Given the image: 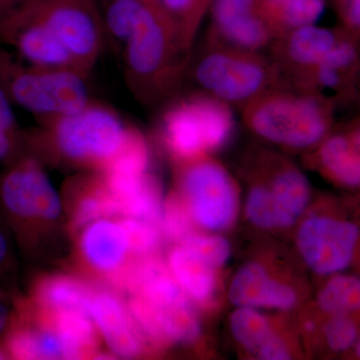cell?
I'll use <instances>...</instances> for the list:
<instances>
[{
  "instance_id": "cell-1",
  "label": "cell",
  "mask_w": 360,
  "mask_h": 360,
  "mask_svg": "<svg viewBox=\"0 0 360 360\" xmlns=\"http://www.w3.org/2000/svg\"><path fill=\"white\" fill-rule=\"evenodd\" d=\"M122 44L127 84L142 103H160L184 82L191 51L158 4L144 2Z\"/></svg>"
},
{
  "instance_id": "cell-2",
  "label": "cell",
  "mask_w": 360,
  "mask_h": 360,
  "mask_svg": "<svg viewBox=\"0 0 360 360\" xmlns=\"http://www.w3.org/2000/svg\"><path fill=\"white\" fill-rule=\"evenodd\" d=\"M338 105L319 92L279 86L241 110L246 129L260 141L309 153L335 127Z\"/></svg>"
},
{
  "instance_id": "cell-3",
  "label": "cell",
  "mask_w": 360,
  "mask_h": 360,
  "mask_svg": "<svg viewBox=\"0 0 360 360\" xmlns=\"http://www.w3.org/2000/svg\"><path fill=\"white\" fill-rule=\"evenodd\" d=\"M186 75L196 91L243 110L269 90L284 86L278 68L267 53L250 52L205 41Z\"/></svg>"
},
{
  "instance_id": "cell-4",
  "label": "cell",
  "mask_w": 360,
  "mask_h": 360,
  "mask_svg": "<svg viewBox=\"0 0 360 360\" xmlns=\"http://www.w3.org/2000/svg\"><path fill=\"white\" fill-rule=\"evenodd\" d=\"M39 122L44 129L28 141L51 146L68 162L101 172L122 148L130 129L115 110L91 101L80 110Z\"/></svg>"
},
{
  "instance_id": "cell-5",
  "label": "cell",
  "mask_w": 360,
  "mask_h": 360,
  "mask_svg": "<svg viewBox=\"0 0 360 360\" xmlns=\"http://www.w3.org/2000/svg\"><path fill=\"white\" fill-rule=\"evenodd\" d=\"M251 156L246 219L264 231L290 229L302 219L309 205L311 187L309 179L283 155L259 150Z\"/></svg>"
},
{
  "instance_id": "cell-6",
  "label": "cell",
  "mask_w": 360,
  "mask_h": 360,
  "mask_svg": "<svg viewBox=\"0 0 360 360\" xmlns=\"http://www.w3.org/2000/svg\"><path fill=\"white\" fill-rule=\"evenodd\" d=\"M234 130L233 108L200 91L174 101L161 115V139L177 165L224 148Z\"/></svg>"
},
{
  "instance_id": "cell-7",
  "label": "cell",
  "mask_w": 360,
  "mask_h": 360,
  "mask_svg": "<svg viewBox=\"0 0 360 360\" xmlns=\"http://www.w3.org/2000/svg\"><path fill=\"white\" fill-rule=\"evenodd\" d=\"M86 79L77 71L22 63L0 44V87L13 103L39 120L73 112L89 103Z\"/></svg>"
},
{
  "instance_id": "cell-8",
  "label": "cell",
  "mask_w": 360,
  "mask_h": 360,
  "mask_svg": "<svg viewBox=\"0 0 360 360\" xmlns=\"http://www.w3.org/2000/svg\"><path fill=\"white\" fill-rule=\"evenodd\" d=\"M179 193L194 224L222 231L236 221L238 191L229 170L210 156L179 165Z\"/></svg>"
},
{
  "instance_id": "cell-9",
  "label": "cell",
  "mask_w": 360,
  "mask_h": 360,
  "mask_svg": "<svg viewBox=\"0 0 360 360\" xmlns=\"http://www.w3.org/2000/svg\"><path fill=\"white\" fill-rule=\"evenodd\" d=\"M0 200L21 241L32 245L37 227L58 219L61 201L39 161H18L0 184Z\"/></svg>"
},
{
  "instance_id": "cell-10",
  "label": "cell",
  "mask_w": 360,
  "mask_h": 360,
  "mask_svg": "<svg viewBox=\"0 0 360 360\" xmlns=\"http://www.w3.org/2000/svg\"><path fill=\"white\" fill-rule=\"evenodd\" d=\"M30 6L65 45L80 72L89 77L106 32L96 0H35Z\"/></svg>"
},
{
  "instance_id": "cell-11",
  "label": "cell",
  "mask_w": 360,
  "mask_h": 360,
  "mask_svg": "<svg viewBox=\"0 0 360 360\" xmlns=\"http://www.w3.org/2000/svg\"><path fill=\"white\" fill-rule=\"evenodd\" d=\"M296 246L305 265L316 276L340 274L359 257L360 226L345 217L315 213L298 226Z\"/></svg>"
},
{
  "instance_id": "cell-12",
  "label": "cell",
  "mask_w": 360,
  "mask_h": 360,
  "mask_svg": "<svg viewBox=\"0 0 360 360\" xmlns=\"http://www.w3.org/2000/svg\"><path fill=\"white\" fill-rule=\"evenodd\" d=\"M340 34V27L303 26L279 35L267 54L276 63L284 86L307 90L315 70L329 53Z\"/></svg>"
},
{
  "instance_id": "cell-13",
  "label": "cell",
  "mask_w": 360,
  "mask_h": 360,
  "mask_svg": "<svg viewBox=\"0 0 360 360\" xmlns=\"http://www.w3.org/2000/svg\"><path fill=\"white\" fill-rule=\"evenodd\" d=\"M208 13L205 41L210 44L267 53L276 39L258 0H212Z\"/></svg>"
},
{
  "instance_id": "cell-14",
  "label": "cell",
  "mask_w": 360,
  "mask_h": 360,
  "mask_svg": "<svg viewBox=\"0 0 360 360\" xmlns=\"http://www.w3.org/2000/svg\"><path fill=\"white\" fill-rule=\"evenodd\" d=\"M0 44L11 46L30 65L82 75L65 45L30 4L0 23Z\"/></svg>"
},
{
  "instance_id": "cell-15",
  "label": "cell",
  "mask_w": 360,
  "mask_h": 360,
  "mask_svg": "<svg viewBox=\"0 0 360 360\" xmlns=\"http://www.w3.org/2000/svg\"><path fill=\"white\" fill-rule=\"evenodd\" d=\"M127 304L144 340L153 347L189 345L200 340V317L187 296L160 305L150 304L131 296Z\"/></svg>"
},
{
  "instance_id": "cell-16",
  "label": "cell",
  "mask_w": 360,
  "mask_h": 360,
  "mask_svg": "<svg viewBox=\"0 0 360 360\" xmlns=\"http://www.w3.org/2000/svg\"><path fill=\"white\" fill-rule=\"evenodd\" d=\"M359 86L360 41L340 27L335 46L315 70L307 90L328 97L338 108L356 103Z\"/></svg>"
},
{
  "instance_id": "cell-17",
  "label": "cell",
  "mask_w": 360,
  "mask_h": 360,
  "mask_svg": "<svg viewBox=\"0 0 360 360\" xmlns=\"http://www.w3.org/2000/svg\"><path fill=\"white\" fill-rule=\"evenodd\" d=\"M307 156L310 165L333 184L360 188V117L335 125Z\"/></svg>"
},
{
  "instance_id": "cell-18",
  "label": "cell",
  "mask_w": 360,
  "mask_h": 360,
  "mask_svg": "<svg viewBox=\"0 0 360 360\" xmlns=\"http://www.w3.org/2000/svg\"><path fill=\"white\" fill-rule=\"evenodd\" d=\"M229 300L236 307L288 311L297 307L300 296L293 286L274 276L264 264L251 262L232 277Z\"/></svg>"
},
{
  "instance_id": "cell-19",
  "label": "cell",
  "mask_w": 360,
  "mask_h": 360,
  "mask_svg": "<svg viewBox=\"0 0 360 360\" xmlns=\"http://www.w3.org/2000/svg\"><path fill=\"white\" fill-rule=\"evenodd\" d=\"M89 316L113 355L131 359L142 354L146 340L132 319L127 303L115 292L94 291Z\"/></svg>"
},
{
  "instance_id": "cell-20",
  "label": "cell",
  "mask_w": 360,
  "mask_h": 360,
  "mask_svg": "<svg viewBox=\"0 0 360 360\" xmlns=\"http://www.w3.org/2000/svg\"><path fill=\"white\" fill-rule=\"evenodd\" d=\"M79 250L86 264L112 279L129 262V245L122 222L96 220L82 229Z\"/></svg>"
},
{
  "instance_id": "cell-21",
  "label": "cell",
  "mask_w": 360,
  "mask_h": 360,
  "mask_svg": "<svg viewBox=\"0 0 360 360\" xmlns=\"http://www.w3.org/2000/svg\"><path fill=\"white\" fill-rule=\"evenodd\" d=\"M229 328L239 347L255 359H291L292 349L288 341L277 331L271 319L259 310L236 307L229 316Z\"/></svg>"
},
{
  "instance_id": "cell-22",
  "label": "cell",
  "mask_w": 360,
  "mask_h": 360,
  "mask_svg": "<svg viewBox=\"0 0 360 360\" xmlns=\"http://www.w3.org/2000/svg\"><path fill=\"white\" fill-rule=\"evenodd\" d=\"M106 186L115 196L120 215L144 220L160 227L162 212V189L160 180L150 174H101Z\"/></svg>"
},
{
  "instance_id": "cell-23",
  "label": "cell",
  "mask_w": 360,
  "mask_h": 360,
  "mask_svg": "<svg viewBox=\"0 0 360 360\" xmlns=\"http://www.w3.org/2000/svg\"><path fill=\"white\" fill-rule=\"evenodd\" d=\"M167 264L177 284L193 304L208 307L214 302L219 290V269L182 245L172 248Z\"/></svg>"
},
{
  "instance_id": "cell-24",
  "label": "cell",
  "mask_w": 360,
  "mask_h": 360,
  "mask_svg": "<svg viewBox=\"0 0 360 360\" xmlns=\"http://www.w3.org/2000/svg\"><path fill=\"white\" fill-rule=\"evenodd\" d=\"M94 291L89 284L77 277L45 276L35 283L28 302L42 311L68 310L89 315Z\"/></svg>"
},
{
  "instance_id": "cell-25",
  "label": "cell",
  "mask_w": 360,
  "mask_h": 360,
  "mask_svg": "<svg viewBox=\"0 0 360 360\" xmlns=\"http://www.w3.org/2000/svg\"><path fill=\"white\" fill-rule=\"evenodd\" d=\"M35 314L45 319L58 331L65 348L66 359H82L94 356L98 349V330L89 315L82 312L42 311L28 302Z\"/></svg>"
},
{
  "instance_id": "cell-26",
  "label": "cell",
  "mask_w": 360,
  "mask_h": 360,
  "mask_svg": "<svg viewBox=\"0 0 360 360\" xmlns=\"http://www.w3.org/2000/svg\"><path fill=\"white\" fill-rule=\"evenodd\" d=\"M260 11L276 37L303 26L315 25L326 0H258Z\"/></svg>"
},
{
  "instance_id": "cell-27",
  "label": "cell",
  "mask_w": 360,
  "mask_h": 360,
  "mask_svg": "<svg viewBox=\"0 0 360 360\" xmlns=\"http://www.w3.org/2000/svg\"><path fill=\"white\" fill-rule=\"evenodd\" d=\"M314 304L319 319L333 315H360V276L340 272L326 277Z\"/></svg>"
},
{
  "instance_id": "cell-28",
  "label": "cell",
  "mask_w": 360,
  "mask_h": 360,
  "mask_svg": "<svg viewBox=\"0 0 360 360\" xmlns=\"http://www.w3.org/2000/svg\"><path fill=\"white\" fill-rule=\"evenodd\" d=\"M75 202L71 212L73 229H82L96 220L120 215L115 196L101 176L82 182Z\"/></svg>"
},
{
  "instance_id": "cell-29",
  "label": "cell",
  "mask_w": 360,
  "mask_h": 360,
  "mask_svg": "<svg viewBox=\"0 0 360 360\" xmlns=\"http://www.w3.org/2000/svg\"><path fill=\"white\" fill-rule=\"evenodd\" d=\"M161 11L174 25L180 41L193 51L194 40L212 0H158Z\"/></svg>"
},
{
  "instance_id": "cell-30",
  "label": "cell",
  "mask_w": 360,
  "mask_h": 360,
  "mask_svg": "<svg viewBox=\"0 0 360 360\" xmlns=\"http://www.w3.org/2000/svg\"><path fill=\"white\" fill-rule=\"evenodd\" d=\"M317 321L319 336L329 354L348 355L352 352L359 340L360 315H333Z\"/></svg>"
},
{
  "instance_id": "cell-31",
  "label": "cell",
  "mask_w": 360,
  "mask_h": 360,
  "mask_svg": "<svg viewBox=\"0 0 360 360\" xmlns=\"http://www.w3.org/2000/svg\"><path fill=\"white\" fill-rule=\"evenodd\" d=\"M193 217L179 193L168 196L163 202L160 229L163 238L179 245L195 233Z\"/></svg>"
},
{
  "instance_id": "cell-32",
  "label": "cell",
  "mask_w": 360,
  "mask_h": 360,
  "mask_svg": "<svg viewBox=\"0 0 360 360\" xmlns=\"http://www.w3.org/2000/svg\"><path fill=\"white\" fill-rule=\"evenodd\" d=\"M120 222L127 233L132 257L156 255L163 238L158 225L132 217H124Z\"/></svg>"
},
{
  "instance_id": "cell-33",
  "label": "cell",
  "mask_w": 360,
  "mask_h": 360,
  "mask_svg": "<svg viewBox=\"0 0 360 360\" xmlns=\"http://www.w3.org/2000/svg\"><path fill=\"white\" fill-rule=\"evenodd\" d=\"M179 245L194 251L217 269L224 266L231 257V243L219 234L193 233Z\"/></svg>"
},
{
  "instance_id": "cell-34",
  "label": "cell",
  "mask_w": 360,
  "mask_h": 360,
  "mask_svg": "<svg viewBox=\"0 0 360 360\" xmlns=\"http://www.w3.org/2000/svg\"><path fill=\"white\" fill-rule=\"evenodd\" d=\"M342 27L360 41V0H335L333 2Z\"/></svg>"
},
{
  "instance_id": "cell-35",
  "label": "cell",
  "mask_w": 360,
  "mask_h": 360,
  "mask_svg": "<svg viewBox=\"0 0 360 360\" xmlns=\"http://www.w3.org/2000/svg\"><path fill=\"white\" fill-rule=\"evenodd\" d=\"M11 101L4 90L0 87V127L15 136H18V127L14 116Z\"/></svg>"
},
{
  "instance_id": "cell-36",
  "label": "cell",
  "mask_w": 360,
  "mask_h": 360,
  "mask_svg": "<svg viewBox=\"0 0 360 360\" xmlns=\"http://www.w3.org/2000/svg\"><path fill=\"white\" fill-rule=\"evenodd\" d=\"M35 0H0V23Z\"/></svg>"
},
{
  "instance_id": "cell-37",
  "label": "cell",
  "mask_w": 360,
  "mask_h": 360,
  "mask_svg": "<svg viewBox=\"0 0 360 360\" xmlns=\"http://www.w3.org/2000/svg\"><path fill=\"white\" fill-rule=\"evenodd\" d=\"M18 136L0 127V160H6L13 153Z\"/></svg>"
},
{
  "instance_id": "cell-38",
  "label": "cell",
  "mask_w": 360,
  "mask_h": 360,
  "mask_svg": "<svg viewBox=\"0 0 360 360\" xmlns=\"http://www.w3.org/2000/svg\"><path fill=\"white\" fill-rule=\"evenodd\" d=\"M7 250H8V245H7V241L4 238V234L0 232V264L4 262L7 255Z\"/></svg>"
},
{
  "instance_id": "cell-39",
  "label": "cell",
  "mask_w": 360,
  "mask_h": 360,
  "mask_svg": "<svg viewBox=\"0 0 360 360\" xmlns=\"http://www.w3.org/2000/svg\"><path fill=\"white\" fill-rule=\"evenodd\" d=\"M348 355L352 356V359L360 360V333L359 340H357L356 343H355L354 349H352V352H350V354Z\"/></svg>"
},
{
  "instance_id": "cell-40",
  "label": "cell",
  "mask_w": 360,
  "mask_h": 360,
  "mask_svg": "<svg viewBox=\"0 0 360 360\" xmlns=\"http://www.w3.org/2000/svg\"><path fill=\"white\" fill-rule=\"evenodd\" d=\"M8 359V357H7L6 350H4V348L0 347V359Z\"/></svg>"
},
{
  "instance_id": "cell-41",
  "label": "cell",
  "mask_w": 360,
  "mask_h": 360,
  "mask_svg": "<svg viewBox=\"0 0 360 360\" xmlns=\"http://www.w3.org/2000/svg\"><path fill=\"white\" fill-rule=\"evenodd\" d=\"M139 1L148 2V4H158V0H139Z\"/></svg>"
},
{
  "instance_id": "cell-42",
  "label": "cell",
  "mask_w": 360,
  "mask_h": 360,
  "mask_svg": "<svg viewBox=\"0 0 360 360\" xmlns=\"http://www.w3.org/2000/svg\"><path fill=\"white\" fill-rule=\"evenodd\" d=\"M357 106H359V110H360V86L359 89V94H357V98H356V103Z\"/></svg>"
},
{
  "instance_id": "cell-43",
  "label": "cell",
  "mask_w": 360,
  "mask_h": 360,
  "mask_svg": "<svg viewBox=\"0 0 360 360\" xmlns=\"http://www.w3.org/2000/svg\"><path fill=\"white\" fill-rule=\"evenodd\" d=\"M329 1H330L331 4H333V2L335 1V0H329Z\"/></svg>"
}]
</instances>
